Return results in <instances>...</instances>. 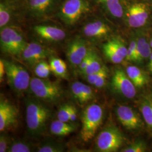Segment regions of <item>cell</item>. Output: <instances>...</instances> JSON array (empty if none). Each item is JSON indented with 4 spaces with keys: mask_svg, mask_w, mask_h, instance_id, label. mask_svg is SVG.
<instances>
[{
    "mask_svg": "<svg viewBox=\"0 0 152 152\" xmlns=\"http://www.w3.org/2000/svg\"><path fill=\"white\" fill-rule=\"evenodd\" d=\"M51 116V110L44 102L36 98L26 99V124L28 133L33 137H39L44 134Z\"/></svg>",
    "mask_w": 152,
    "mask_h": 152,
    "instance_id": "6da1fadb",
    "label": "cell"
},
{
    "mask_svg": "<svg viewBox=\"0 0 152 152\" xmlns=\"http://www.w3.org/2000/svg\"><path fill=\"white\" fill-rule=\"evenodd\" d=\"M90 11L89 0H64L60 3L54 15L65 26L73 27Z\"/></svg>",
    "mask_w": 152,
    "mask_h": 152,
    "instance_id": "7a4b0ae2",
    "label": "cell"
},
{
    "mask_svg": "<svg viewBox=\"0 0 152 152\" xmlns=\"http://www.w3.org/2000/svg\"><path fill=\"white\" fill-rule=\"evenodd\" d=\"M28 43L17 26H8L0 29V48L4 54L21 56Z\"/></svg>",
    "mask_w": 152,
    "mask_h": 152,
    "instance_id": "3957f363",
    "label": "cell"
},
{
    "mask_svg": "<svg viewBox=\"0 0 152 152\" xmlns=\"http://www.w3.org/2000/svg\"><path fill=\"white\" fill-rule=\"evenodd\" d=\"M104 111L98 104L87 105L82 114V127L80 137L82 140L88 142L95 135L103 120Z\"/></svg>",
    "mask_w": 152,
    "mask_h": 152,
    "instance_id": "277c9868",
    "label": "cell"
},
{
    "mask_svg": "<svg viewBox=\"0 0 152 152\" xmlns=\"http://www.w3.org/2000/svg\"><path fill=\"white\" fill-rule=\"evenodd\" d=\"M29 89L34 98L48 103L58 102L63 94L59 84L37 77L31 78Z\"/></svg>",
    "mask_w": 152,
    "mask_h": 152,
    "instance_id": "5b68a950",
    "label": "cell"
},
{
    "mask_svg": "<svg viewBox=\"0 0 152 152\" xmlns=\"http://www.w3.org/2000/svg\"><path fill=\"white\" fill-rule=\"evenodd\" d=\"M60 3V0H24L20 9L26 16L39 20L54 15Z\"/></svg>",
    "mask_w": 152,
    "mask_h": 152,
    "instance_id": "8992f818",
    "label": "cell"
},
{
    "mask_svg": "<svg viewBox=\"0 0 152 152\" xmlns=\"http://www.w3.org/2000/svg\"><path fill=\"white\" fill-rule=\"evenodd\" d=\"M6 76L11 90L20 95L29 88L31 78L25 68L14 62L4 60Z\"/></svg>",
    "mask_w": 152,
    "mask_h": 152,
    "instance_id": "52a82bcc",
    "label": "cell"
},
{
    "mask_svg": "<svg viewBox=\"0 0 152 152\" xmlns=\"http://www.w3.org/2000/svg\"><path fill=\"white\" fill-rule=\"evenodd\" d=\"M124 137L120 130L114 126H109L102 131L95 142L96 150L100 152H114L122 146Z\"/></svg>",
    "mask_w": 152,
    "mask_h": 152,
    "instance_id": "ba28073f",
    "label": "cell"
},
{
    "mask_svg": "<svg viewBox=\"0 0 152 152\" xmlns=\"http://www.w3.org/2000/svg\"><path fill=\"white\" fill-rule=\"evenodd\" d=\"M34 34L39 39L51 44H57L64 41L66 37V32L58 26L40 23L32 27Z\"/></svg>",
    "mask_w": 152,
    "mask_h": 152,
    "instance_id": "9c48e42d",
    "label": "cell"
},
{
    "mask_svg": "<svg viewBox=\"0 0 152 152\" xmlns=\"http://www.w3.org/2000/svg\"><path fill=\"white\" fill-rule=\"evenodd\" d=\"M87 42L82 36H77L67 44L66 56L73 67L78 68L88 54L90 48Z\"/></svg>",
    "mask_w": 152,
    "mask_h": 152,
    "instance_id": "30bf717a",
    "label": "cell"
},
{
    "mask_svg": "<svg viewBox=\"0 0 152 152\" xmlns=\"http://www.w3.org/2000/svg\"><path fill=\"white\" fill-rule=\"evenodd\" d=\"M81 36L87 41H97L107 37L112 29L105 22L98 19L87 20L81 29Z\"/></svg>",
    "mask_w": 152,
    "mask_h": 152,
    "instance_id": "8fae6325",
    "label": "cell"
},
{
    "mask_svg": "<svg viewBox=\"0 0 152 152\" xmlns=\"http://www.w3.org/2000/svg\"><path fill=\"white\" fill-rule=\"evenodd\" d=\"M111 85L115 92L128 99L134 98L136 95V87L126 72L121 69H117L114 71Z\"/></svg>",
    "mask_w": 152,
    "mask_h": 152,
    "instance_id": "7c38bea8",
    "label": "cell"
},
{
    "mask_svg": "<svg viewBox=\"0 0 152 152\" xmlns=\"http://www.w3.org/2000/svg\"><path fill=\"white\" fill-rule=\"evenodd\" d=\"M149 8L144 3H135L130 6L125 11L126 23L129 27L137 28L144 26L148 19Z\"/></svg>",
    "mask_w": 152,
    "mask_h": 152,
    "instance_id": "4fadbf2b",
    "label": "cell"
},
{
    "mask_svg": "<svg viewBox=\"0 0 152 152\" xmlns=\"http://www.w3.org/2000/svg\"><path fill=\"white\" fill-rule=\"evenodd\" d=\"M103 51L105 56L112 63L120 64L126 59L127 48L121 39L113 37L104 44Z\"/></svg>",
    "mask_w": 152,
    "mask_h": 152,
    "instance_id": "5bb4252c",
    "label": "cell"
},
{
    "mask_svg": "<svg viewBox=\"0 0 152 152\" xmlns=\"http://www.w3.org/2000/svg\"><path fill=\"white\" fill-rule=\"evenodd\" d=\"M18 112L16 107L2 96L0 99V131L1 133L16 126Z\"/></svg>",
    "mask_w": 152,
    "mask_h": 152,
    "instance_id": "9a60e30c",
    "label": "cell"
},
{
    "mask_svg": "<svg viewBox=\"0 0 152 152\" xmlns=\"http://www.w3.org/2000/svg\"><path fill=\"white\" fill-rule=\"evenodd\" d=\"M51 50L38 42H28L21 55L22 59L31 66H35L51 55Z\"/></svg>",
    "mask_w": 152,
    "mask_h": 152,
    "instance_id": "2e32d148",
    "label": "cell"
},
{
    "mask_svg": "<svg viewBox=\"0 0 152 152\" xmlns=\"http://www.w3.org/2000/svg\"><path fill=\"white\" fill-rule=\"evenodd\" d=\"M115 113L120 123L128 130H135L141 125L140 117L130 107L119 105L116 108Z\"/></svg>",
    "mask_w": 152,
    "mask_h": 152,
    "instance_id": "e0dca14e",
    "label": "cell"
},
{
    "mask_svg": "<svg viewBox=\"0 0 152 152\" xmlns=\"http://www.w3.org/2000/svg\"><path fill=\"white\" fill-rule=\"evenodd\" d=\"M71 92L72 98L81 106L88 103L95 97L92 88L81 82H73L71 85Z\"/></svg>",
    "mask_w": 152,
    "mask_h": 152,
    "instance_id": "ac0fdd59",
    "label": "cell"
},
{
    "mask_svg": "<svg viewBox=\"0 0 152 152\" xmlns=\"http://www.w3.org/2000/svg\"><path fill=\"white\" fill-rule=\"evenodd\" d=\"M20 7L6 0L0 1V29L8 26H16L14 24L16 12Z\"/></svg>",
    "mask_w": 152,
    "mask_h": 152,
    "instance_id": "d6986e66",
    "label": "cell"
},
{
    "mask_svg": "<svg viewBox=\"0 0 152 152\" xmlns=\"http://www.w3.org/2000/svg\"><path fill=\"white\" fill-rule=\"evenodd\" d=\"M105 12L115 19H122L125 11L122 0H95Z\"/></svg>",
    "mask_w": 152,
    "mask_h": 152,
    "instance_id": "ffe728a7",
    "label": "cell"
},
{
    "mask_svg": "<svg viewBox=\"0 0 152 152\" xmlns=\"http://www.w3.org/2000/svg\"><path fill=\"white\" fill-rule=\"evenodd\" d=\"M78 125L75 122H66L57 120L53 121L50 125V131L55 136L63 137L75 132Z\"/></svg>",
    "mask_w": 152,
    "mask_h": 152,
    "instance_id": "44dd1931",
    "label": "cell"
},
{
    "mask_svg": "<svg viewBox=\"0 0 152 152\" xmlns=\"http://www.w3.org/2000/svg\"><path fill=\"white\" fill-rule=\"evenodd\" d=\"M126 73L136 87H142L148 82L145 73L136 66H128Z\"/></svg>",
    "mask_w": 152,
    "mask_h": 152,
    "instance_id": "7402d4cb",
    "label": "cell"
},
{
    "mask_svg": "<svg viewBox=\"0 0 152 152\" xmlns=\"http://www.w3.org/2000/svg\"><path fill=\"white\" fill-rule=\"evenodd\" d=\"M77 109L69 103L61 105L57 113V118L63 122H75L77 119Z\"/></svg>",
    "mask_w": 152,
    "mask_h": 152,
    "instance_id": "603a6c76",
    "label": "cell"
},
{
    "mask_svg": "<svg viewBox=\"0 0 152 152\" xmlns=\"http://www.w3.org/2000/svg\"><path fill=\"white\" fill-rule=\"evenodd\" d=\"M108 77L107 68L104 65L103 68L95 73L85 76L87 82L97 88H101L104 86Z\"/></svg>",
    "mask_w": 152,
    "mask_h": 152,
    "instance_id": "cb8c5ba5",
    "label": "cell"
},
{
    "mask_svg": "<svg viewBox=\"0 0 152 152\" xmlns=\"http://www.w3.org/2000/svg\"><path fill=\"white\" fill-rule=\"evenodd\" d=\"M49 63L51 72L55 76L64 79L67 78V66L63 60L59 58L51 56L49 59Z\"/></svg>",
    "mask_w": 152,
    "mask_h": 152,
    "instance_id": "d4e9b609",
    "label": "cell"
},
{
    "mask_svg": "<svg viewBox=\"0 0 152 152\" xmlns=\"http://www.w3.org/2000/svg\"><path fill=\"white\" fill-rule=\"evenodd\" d=\"M101 59L98 54L91 49V55L88 64L82 75L84 77L90 75L100 71L103 66Z\"/></svg>",
    "mask_w": 152,
    "mask_h": 152,
    "instance_id": "484cf974",
    "label": "cell"
},
{
    "mask_svg": "<svg viewBox=\"0 0 152 152\" xmlns=\"http://www.w3.org/2000/svg\"><path fill=\"white\" fill-rule=\"evenodd\" d=\"M140 109L145 123L152 129V100L144 99L140 104Z\"/></svg>",
    "mask_w": 152,
    "mask_h": 152,
    "instance_id": "4316f807",
    "label": "cell"
},
{
    "mask_svg": "<svg viewBox=\"0 0 152 152\" xmlns=\"http://www.w3.org/2000/svg\"><path fill=\"white\" fill-rule=\"evenodd\" d=\"M64 148L61 144L52 140H46L38 145L36 152H63Z\"/></svg>",
    "mask_w": 152,
    "mask_h": 152,
    "instance_id": "83f0119b",
    "label": "cell"
},
{
    "mask_svg": "<svg viewBox=\"0 0 152 152\" xmlns=\"http://www.w3.org/2000/svg\"><path fill=\"white\" fill-rule=\"evenodd\" d=\"M33 145L31 144L21 140L11 141L8 152H31L33 151Z\"/></svg>",
    "mask_w": 152,
    "mask_h": 152,
    "instance_id": "f1b7e54d",
    "label": "cell"
},
{
    "mask_svg": "<svg viewBox=\"0 0 152 152\" xmlns=\"http://www.w3.org/2000/svg\"><path fill=\"white\" fill-rule=\"evenodd\" d=\"M34 72L36 76L40 78H48L51 73L49 63L45 60H42L34 66Z\"/></svg>",
    "mask_w": 152,
    "mask_h": 152,
    "instance_id": "f546056e",
    "label": "cell"
},
{
    "mask_svg": "<svg viewBox=\"0 0 152 152\" xmlns=\"http://www.w3.org/2000/svg\"><path fill=\"white\" fill-rule=\"evenodd\" d=\"M147 148L145 144L142 141H137L131 144L129 147L123 149L122 152H144Z\"/></svg>",
    "mask_w": 152,
    "mask_h": 152,
    "instance_id": "4dcf8cb0",
    "label": "cell"
},
{
    "mask_svg": "<svg viewBox=\"0 0 152 152\" xmlns=\"http://www.w3.org/2000/svg\"><path fill=\"white\" fill-rule=\"evenodd\" d=\"M136 45L137 41L132 40L129 47L127 48V53L125 60L129 61L135 62L136 61Z\"/></svg>",
    "mask_w": 152,
    "mask_h": 152,
    "instance_id": "1f68e13d",
    "label": "cell"
},
{
    "mask_svg": "<svg viewBox=\"0 0 152 152\" xmlns=\"http://www.w3.org/2000/svg\"><path fill=\"white\" fill-rule=\"evenodd\" d=\"M151 48H152L150 45V44L146 42L141 50V53L139 55V59L137 60V63H140L143 60H145L147 58H149L151 55L152 54Z\"/></svg>",
    "mask_w": 152,
    "mask_h": 152,
    "instance_id": "d6a6232c",
    "label": "cell"
},
{
    "mask_svg": "<svg viewBox=\"0 0 152 152\" xmlns=\"http://www.w3.org/2000/svg\"><path fill=\"white\" fill-rule=\"evenodd\" d=\"M11 142L8 136L4 134H1L0 136V152H7Z\"/></svg>",
    "mask_w": 152,
    "mask_h": 152,
    "instance_id": "836d02e7",
    "label": "cell"
},
{
    "mask_svg": "<svg viewBox=\"0 0 152 152\" xmlns=\"http://www.w3.org/2000/svg\"><path fill=\"white\" fill-rule=\"evenodd\" d=\"M91 49L90 48L89 51L87 55L86 56V57L82 60L81 63H80V64L78 66V70L80 73L83 74V73L84 72L85 70L86 69L87 65L88 64L89 61L91 58Z\"/></svg>",
    "mask_w": 152,
    "mask_h": 152,
    "instance_id": "e575fe53",
    "label": "cell"
},
{
    "mask_svg": "<svg viewBox=\"0 0 152 152\" xmlns=\"http://www.w3.org/2000/svg\"><path fill=\"white\" fill-rule=\"evenodd\" d=\"M5 75H6L5 66L4 59H1L0 60V81L2 82Z\"/></svg>",
    "mask_w": 152,
    "mask_h": 152,
    "instance_id": "d590c367",
    "label": "cell"
},
{
    "mask_svg": "<svg viewBox=\"0 0 152 152\" xmlns=\"http://www.w3.org/2000/svg\"><path fill=\"white\" fill-rule=\"evenodd\" d=\"M7 1H9L11 3L16 5L18 6L19 7H20V6L22 4V3L24 2V0H6Z\"/></svg>",
    "mask_w": 152,
    "mask_h": 152,
    "instance_id": "8d00e7d4",
    "label": "cell"
},
{
    "mask_svg": "<svg viewBox=\"0 0 152 152\" xmlns=\"http://www.w3.org/2000/svg\"><path fill=\"white\" fill-rule=\"evenodd\" d=\"M149 59V64H148V68L150 70L152 68V53Z\"/></svg>",
    "mask_w": 152,
    "mask_h": 152,
    "instance_id": "74e56055",
    "label": "cell"
},
{
    "mask_svg": "<svg viewBox=\"0 0 152 152\" xmlns=\"http://www.w3.org/2000/svg\"><path fill=\"white\" fill-rule=\"evenodd\" d=\"M149 71H151V72H152V69H150V70H149Z\"/></svg>",
    "mask_w": 152,
    "mask_h": 152,
    "instance_id": "f35d334b",
    "label": "cell"
}]
</instances>
